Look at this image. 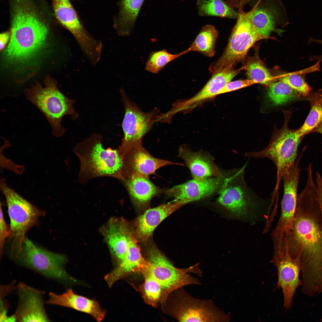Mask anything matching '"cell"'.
<instances>
[{"mask_svg":"<svg viewBox=\"0 0 322 322\" xmlns=\"http://www.w3.org/2000/svg\"><path fill=\"white\" fill-rule=\"evenodd\" d=\"M123 157V169L126 177L134 174L148 177L149 175L155 174L157 170L164 166L179 164L153 157L142 144L131 148Z\"/></svg>","mask_w":322,"mask_h":322,"instance_id":"cell-20","label":"cell"},{"mask_svg":"<svg viewBox=\"0 0 322 322\" xmlns=\"http://www.w3.org/2000/svg\"><path fill=\"white\" fill-rule=\"evenodd\" d=\"M0 187L5 197L10 218V256L13 258L21 252L26 235L32 227L39 224V218L45 213L36 207L1 180Z\"/></svg>","mask_w":322,"mask_h":322,"instance_id":"cell-4","label":"cell"},{"mask_svg":"<svg viewBox=\"0 0 322 322\" xmlns=\"http://www.w3.org/2000/svg\"><path fill=\"white\" fill-rule=\"evenodd\" d=\"M306 98L310 105V110L303 125L297 129L301 137L311 132L322 121V90L311 92Z\"/></svg>","mask_w":322,"mask_h":322,"instance_id":"cell-30","label":"cell"},{"mask_svg":"<svg viewBox=\"0 0 322 322\" xmlns=\"http://www.w3.org/2000/svg\"><path fill=\"white\" fill-rule=\"evenodd\" d=\"M241 70L234 68H226L212 74L203 87L195 95L188 99L178 100L177 106L180 112L191 111L206 100L214 97L224 86L230 82Z\"/></svg>","mask_w":322,"mask_h":322,"instance_id":"cell-19","label":"cell"},{"mask_svg":"<svg viewBox=\"0 0 322 322\" xmlns=\"http://www.w3.org/2000/svg\"><path fill=\"white\" fill-rule=\"evenodd\" d=\"M46 304L71 308L87 314L98 322L104 319L106 313L98 301L77 294L72 289L60 294L50 292Z\"/></svg>","mask_w":322,"mask_h":322,"instance_id":"cell-21","label":"cell"},{"mask_svg":"<svg viewBox=\"0 0 322 322\" xmlns=\"http://www.w3.org/2000/svg\"><path fill=\"white\" fill-rule=\"evenodd\" d=\"M304 151H302L293 165L283 177L284 195L281 202L280 217L272 233L274 236L285 235L292 227L297 204V189L301 170L299 164Z\"/></svg>","mask_w":322,"mask_h":322,"instance_id":"cell-13","label":"cell"},{"mask_svg":"<svg viewBox=\"0 0 322 322\" xmlns=\"http://www.w3.org/2000/svg\"><path fill=\"white\" fill-rule=\"evenodd\" d=\"M317 197L322 214V180L318 179L316 181Z\"/></svg>","mask_w":322,"mask_h":322,"instance_id":"cell-40","label":"cell"},{"mask_svg":"<svg viewBox=\"0 0 322 322\" xmlns=\"http://www.w3.org/2000/svg\"><path fill=\"white\" fill-rule=\"evenodd\" d=\"M11 36V32H6L1 34L0 35V49L3 50L6 46Z\"/></svg>","mask_w":322,"mask_h":322,"instance_id":"cell-39","label":"cell"},{"mask_svg":"<svg viewBox=\"0 0 322 322\" xmlns=\"http://www.w3.org/2000/svg\"><path fill=\"white\" fill-rule=\"evenodd\" d=\"M243 6L239 8L236 23L229 38L227 44L221 56L209 66L211 74L226 68H233L245 57L249 49L256 42L270 38L260 34L253 25L250 20L251 10L245 12Z\"/></svg>","mask_w":322,"mask_h":322,"instance_id":"cell-6","label":"cell"},{"mask_svg":"<svg viewBox=\"0 0 322 322\" xmlns=\"http://www.w3.org/2000/svg\"><path fill=\"white\" fill-rule=\"evenodd\" d=\"M16 281H14L11 283L7 285H1L0 299H3L10 292L14 289L15 287Z\"/></svg>","mask_w":322,"mask_h":322,"instance_id":"cell-38","label":"cell"},{"mask_svg":"<svg viewBox=\"0 0 322 322\" xmlns=\"http://www.w3.org/2000/svg\"><path fill=\"white\" fill-rule=\"evenodd\" d=\"M102 139L100 134L95 133L85 141L91 148L90 162L92 168L98 174H116L123 178V157L115 150L104 148Z\"/></svg>","mask_w":322,"mask_h":322,"instance_id":"cell-17","label":"cell"},{"mask_svg":"<svg viewBox=\"0 0 322 322\" xmlns=\"http://www.w3.org/2000/svg\"><path fill=\"white\" fill-rule=\"evenodd\" d=\"M225 180L223 172V176L221 177H212L202 180L193 179L163 191L169 197L173 198L172 202H182L185 204L218 194Z\"/></svg>","mask_w":322,"mask_h":322,"instance_id":"cell-16","label":"cell"},{"mask_svg":"<svg viewBox=\"0 0 322 322\" xmlns=\"http://www.w3.org/2000/svg\"><path fill=\"white\" fill-rule=\"evenodd\" d=\"M56 19L72 35L83 54L89 61L101 57V42L94 37L85 28L69 0H52Z\"/></svg>","mask_w":322,"mask_h":322,"instance_id":"cell-12","label":"cell"},{"mask_svg":"<svg viewBox=\"0 0 322 322\" xmlns=\"http://www.w3.org/2000/svg\"><path fill=\"white\" fill-rule=\"evenodd\" d=\"M13 259L19 266L62 284L75 280L66 270V256L38 246L26 237L21 252Z\"/></svg>","mask_w":322,"mask_h":322,"instance_id":"cell-7","label":"cell"},{"mask_svg":"<svg viewBox=\"0 0 322 322\" xmlns=\"http://www.w3.org/2000/svg\"><path fill=\"white\" fill-rule=\"evenodd\" d=\"M184 204L182 202H172L146 210L136 221L135 231L137 239L141 242L147 241L162 221Z\"/></svg>","mask_w":322,"mask_h":322,"instance_id":"cell-23","label":"cell"},{"mask_svg":"<svg viewBox=\"0 0 322 322\" xmlns=\"http://www.w3.org/2000/svg\"><path fill=\"white\" fill-rule=\"evenodd\" d=\"M267 85V98L274 106L283 105L302 96L289 85L281 80L272 81Z\"/></svg>","mask_w":322,"mask_h":322,"instance_id":"cell-31","label":"cell"},{"mask_svg":"<svg viewBox=\"0 0 322 322\" xmlns=\"http://www.w3.org/2000/svg\"><path fill=\"white\" fill-rule=\"evenodd\" d=\"M11 30L4 54L12 62L26 61L35 56L43 47L48 33L45 23L26 2H18L15 7Z\"/></svg>","mask_w":322,"mask_h":322,"instance_id":"cell-3","label":"cell"},{"mask_svg":"<svg viewBox=\"0 0 322 322\" xmlns=\"http://www.w3.org/2000/svg\"><path fill=\"white\" fill-rule=\"evenodd\" d=\"M17 306L13 314L17 322H49L43 300L44 292L23 282L15 288Z\"/></svg>","mask_w":322,"mask_h":322,"instance_id":"cell-14","label":"cell"},{"mask_svg":"<svg viewBox=\"0 0 322 322\" xmlns=\"http://www.w3.org/2000/svg\"><path fill=\"white\" fill-rule=\"evenodd\" d=\"M320 62L318 61L315 65L308 68L298 72L287 74L281 77L279 80L287 84L301 96L306 97L311 91L312 89L306 82V74L319 70Z\"/></svg>","mask_w":322,"mask_h":322,"instance_id":"cell-33","label":"cell"},{"mask_svg":"<svg viewBox=\"0 0 322 322\" xmlns=\"http://www.w3.org/2000/svg\"><path fill=\"white\" fill-rule=\"evenodd\" d=\"M178 156L185 162L193 179L202 180L212 177H221L220 169L210 153L203 151H195L188 145L183 144L179 148Z\"/></svg>","mask_w":322,"mask_h":322,"instance_id":"cell-18","label":"cell"},{"mask_svg":"<svg viewBox=\"0 0 322 322\" xmlns=\"http://www.w3.org/2000/svg\"><path fill=\"white\" fill-rule=\"evenodd\" d=\"M311 132H316L322 134V121Z\"/></svg>","mask_w":322,"mask_h":322,"instance_id":"cell-43","label":"cell"},{"mask_svg":"<svg viewBox=\"0 0 322 322\" xmlns=\"http://www.w3.org/2000/svg\"><path fill=\"white\" fill-rule=\"evenodd\" d=\"M256 84L248 79L230 81L227 83L220 91L218 95L235 91Z\"/></svg>","mask_w":322,"mask_h":322,"instance_id":"cell-37","label":"cell"},{"mask_svg":"<svg viewBox=\"0 0 322 322\" xmlns=\"http://www.w3.org/2000/svg\"><path fill=\"white\" fill-rule=\"evenodd\" d=\"M120 92L125 109L122 123L124 136L120 148L123 156L132 148L142 144L143 137L157 122L160 110L156 108L150 112H143L130 100L123 88Z\"/></svg>","mask_w":322,"mask_h":322,"instance_id":"cell-11","label":"cell"},{"mask_svg":"<svg viewBox=\"0 0 322 322\" xmlns=\"http://www.w3.org/2000/svg\"><path fill=\"white\" fill-rule=\"evenodd\" d=\"M165 312L179 322H229L230 315L216 306L212 301L191 296L183 287L172 292Z\"/></svg>","mask_w":322,"mask_h":322,"instance_id":"cell-8","label":"cell"},{"mask_svg":"<svg viewBox=\"0 0 322 322\" xmlns=\"http://www.w3.org/2000/svg\"><path fill=\"white\" fill-rule=\"evenodd\" d=\"M252 0H242L239 2L238 6H243L246 4L251 1Z\"/></svg>","mask_w":322,"mask_h":322,"instance_id":"cell-44","label":"cell"},{"mask_svg":"<svg viewBox=\"0 0 322 322\" xmlns=\"http://www.w3.org/2000/svg\"><path fill=\"white\" fill-rule=\"evenodd\" d=\"M145 0H120L119 11L114 21V27L120 36L131 34Z\"/></svg>","mask_w":322,"mask_h":322,"instance_id":"cell-24","label":"cell"},{"mask_svg":"<svg viewBox=\"0 0 322 322\" xmlns=\"http://www.w3.org/2000/svg\"><path fill=\"white\" fill-rule=\"evenodd\" d=\"M189 52L187 49L177 54L171 53L165 49L152 51L146 61L145 69L150 73L157 74L169 63Z\"/></svg>","mask_w":322,"mask_h":322,"instance_id":"cell-35","label":"cell"},{"mask_svg":"<svg viewBox=\"0 0 322 322\" xmlns=\"http://www.w3.org/2000/svg\"><path fill=\"white\" fill-rule=\"evenodd\" d=\"M149 264L142 256L136 239L131 234L124 258L116 267L105 276L104 279L111 287L116 281L129 274L140 272Z\"/></svg>","mask_w":322,"mask_h":322,"instance_id":"cell-22","label":"cell"},{"mask_svg":"<svg viewBox=\"0 0 322 322\" xmlns=\"http://www.w3.org/2000/svg\"><path fill=\"white\" fill-rule=\"evenodd\" d=\"M198 14L201 16H213L236 19L238 12L228 5L224 0H196Z\"/></svg>","mask_w":322,"mask_h":322,"instance_id":"cell-29","label":"cell"},{"mask_svg":"<svg viewBox=\"0 0 322 322\" xmlns=\"http://www.w3.org/2000/svg\"><path fill=\"white\" fill-rule=\"evenodd\" d=\"M273 245L274 252L300 257L302 290L322 291V214L314 181L298 195L292 227Z\"/></svg>","mask_w":322,"mask_h":322,"instance_id":"cell-1","label":"cell"},{"mask_svg":"<svg viewBox=\"0 0 322 322\" xmlns=\"http://www.w3.org/2000/svg\"><path fill=\"white\" fill-rule=\"evenodd\" d=\"M303 137L297 130L289 128L286 122L273 134L267 147L260 151L245 153L244 155L247 157L268 158L274 163L277 170L275 189L278 190L281 180L297 159L298 147Z\"/></svg>","mask_w":322,"mask_h":322,"instance_id":"cell-9","label":"cell"},{"mask_svg":"<svg viewBox=\"0 0 322 322\" xmlns=\"http://www.w3.org/2000/svg\"><path fill=\"white\" fill-rule=\"evenodd\" d=\"M126 178L125 182L128 191L133 201L138 205L148 203L162 191L152 183L148 177L134 174Z\"/></svg>","mask_w":322,"mask_h":322,"instance_id":"cell-25","label":"cell"},{"mask_svg":"<svg viewBox=\"0 0 322 322\" xmlns=\"http://www.w3.org/2000/svg\"><path fill=\"white\" fill-rule=\"evenodd\" d=\"M219 35L218 31L211 24L203 26L190 47L189 52H199L205 56L212 57L216 53L215 46Z\"/></svg>","mask_w":322,"mask_h":322,"instance_id":"cell-28","label":"cell"},{"mask_svg":"<svg viewBox=\"0 0 322 322\" xmlns=\"http://www.w3.org/2000/svg\"><path fill=\"white\" fill-rule=\"evenodd\" d=\"M271 262L275 266L278 273L277 287L281 288L284 295V306L289 309L297 288L301 286L299 278L301 270L300 258H292L287 253L274 252Z\"/></svg>","mask_w":322,"mask_h":322,"instance_id":"cell-15","label":"cell"},{"mask_svg":"<svg viewBox=\"0 0 322 322\" xmlns=\"http://www.w3.org/2000/svg\"><path fill=\"white\" fill-rule=\"evenodd\" d=\"M130 234L122 223L112 220L108 225L105 233L107 243L120 262L125 255Z\"/></svg>","mask_w":322,"mask_h":322,"instance_id":"cell-26","label":"cell"},{"mask_svg":"<svg viewBox=\"0 0 322 322\" xmlns=\"http://www.w3.org/2000/svg\"><path fill=\"white\" fill-rule=\"evenodd\" d=\"M251 10L250 20L254 27L261 35L270 37L275 29V19L272 12L267 9L256 7Z\"/></svg>","mask_w":322,"mask_h":322,"instance_id":"cell-34","label":"cell"},{"mask_svg":"<svg viewBox=\"0 0 322 322\" xmlns=\"http://www.w3.org/2000/svg\"><path fill=\"white\" fill-rule=\"evenodd\" d=\"M148 253L147 260L149 263L151 273L168 297L171 293L184 286L201 284L197 278L190 274L192 273L202 275L198 264L186 268H179L155 247L150 248Z\"/></svg>","mask_w":322,"mask_h":322,"instance_id":"cell-10","label":"cell"},{"mask_svg":"<svg viewBox=\"0 0 322 322\" xmlns=\"http://www.w3.org/2000/svg\"><path fill=\"white\" fill-rule=\"evenodd\" d=\"M315 43L322 45V39L319 40L314 39L312 38H310L308 41V43ZM310 61L317 60L320 62H322V55H313L311 56L309 58Z\"/></svg>","mask_w":322,"mask_h":322,"instance_id":"cell-41","label":"cell"},{"mask_svg":"<svg viewBox=\"0 0 322 322\" xmlns=\"http://www.w3.org/2000/svg\"><path fill=\"white\" fill-rule=\"evenodd\" d=\"M25 96L44 115L55 136L60 137L65 133L61 123L64 116L69 115L75 119L79 116L73 106L75 101L64 95L53 82L47 83L44 87L34 86L26 91Z\"/></svg>","mask_w":322,"mask_h":322,"instance_id":"cell-5","label":"cell"},{"mask_svg":"<svg viewBox=\"0 0 322 322\" xmlns=\"http://www.w3.org/2000/svg\"><path fill=\"white\" fill-rule=\"evenodd\" d=\"M246 165L224 171L225 182L216 202L234 217L253 225L269 219L273 201L262 198L248 186L244 178Z\"/></svg>","mask_w":322,"mask_h":322,"instance_id":"cell-2","label":"cell"},{"mask_svg":"<svg viewBox=\"0 0 322 322\" xmlns=\"http://www.w3.org/2000/svg\"><path fill=\"white\" fill-rule=\"evenodd\" d=\"M0 208V256L1 258L3 254L5 241L10 236V226H8L4 220L1 203Z\"/></svg>","mask_w":322,"mask_h":322,"instance_id":"cell-36","label":"cell"},{"mask_svg":"<svg viewBox=\"0 0 322 322\" xmlns=\"http://www.w3.org/2000/svg\"><path fill=\"white\" fill-rule=\"evenodd\" d=\"M144 278V282L140 287V291L145 302L155 307L160 303L164 304L168 297L161 285L153 276L150 264L141 271Z\"/></svg>","mask_w":322,"mask_h":322,"instance_id":"cell-27","label":"cell"},{"mask_svg":"<svg viewBox=\"0 0 322 322\" xmlns=\"http://www.w3.org/2000/svg\"><path fill=\"white\" fill-rule=\"evenodd\" d=\"M240 69L244 70L247 79L253 81L256 84L268 85L273 79L257 54L249 58Z\"/></svg>","mask_w":322,"mask_h":322,"instance_id":"cell-32","label":"cell"},{"mask_svg":"<svg viewBox=\"0 0 322 322\" xmlns=\"http://www.w3.org/2000/svg\"><path fill=\"white\" fill-rule=\"evenodd\" d=\"M242 0H226V2L231 7L234 8L238 7L239 4Z\"/></svg>","mask_w":322,"mask_h":322,"instance_id":"cell-42","label":"cell"}]
</instances>
